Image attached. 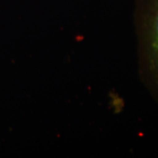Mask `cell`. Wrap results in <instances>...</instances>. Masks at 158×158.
<instances>
[{
  "label": "cell",
  "instance_id": "cell-1",
  "mask_svg": "<svg viewBox=\"0 0 158 158\" xmlns=\"http://www.w3.org/2000/svg\"><path fill=\"white\" fill-rule=\"evenodd\" d=\"M136 25L140 71L158 100V0H137Z\"/></svg>",
  "mask_w": 158,
  "mask_h": 158
}]
</instances>
